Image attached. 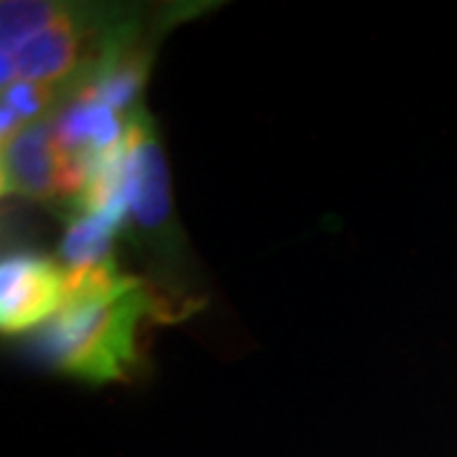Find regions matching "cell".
Here are the masks:
<instances>
[{
	"instance_id": "obj_6",
	"label": "cell",
	"mask_w": 457,
	"mask_h": 457,
	"mask_svg": "<svg viewBox=\"0 0 457 457\" xmlns=\"http://www.w3.org/2000/svg\"><path fill=\"white\" fill-rule=\"evenodd\" d=\"M122 227L125 224L110 213H74L69 219V227H66L64 239L59 246L62 260L66 262V272L114 262L112 242Z\"/></svg>"
},
{
	"instance_id": "obj_4",
	"label": "cell",
	"mask_w": 457,
	"mask_h": 457,
	"mask_svg": "<svg viewBox=\"0 0 457 457\" xmlns=\"http://www.w3.org/2000/svg\"><path fill=\"white\" fill-rule=\"evenodd\" d=\"M0 188L5 196H23L51 204L56 198L82 196L89 170L74 163L54 137V114L26 122L0 140Z\"/></svg>"
},
{
	"instance_id": "obj_2",
	"label": "cell",
	"mask_w": 457,
	"mask_h": 457,
	"mask_svg": "<svg viewBox=\"0 0 457 457\" xmlns=\"http://www.w3.org/2000/svg\"><path fill=\"white\" fill-rule=\"evenodd\" d=\"M153 315H170V308L128 275L114 290L64 300L59 315L41 330L38 351L62 374L89 384L117 381L135 361L140 323Z\"/></svg>"
},
{
	"instance_id": "obj_1",
	"label": "cell",
	"mask_w": 457,
	"mask_h": 457,
	"mask_svg": "<svg viewBox=\"0 0 457 457\" xmlns=\"http://www.w3.org/2000/svg\"><path fill=\"white\" fill-rule=\"evenodd\" d=\"M0 8L3 87L38 84L66 99L99 66L153 31L140 11L122 5L5 0Z\"/></svg>"
},
{
	"instance_id": "obj_5",
	"label": "cell",
	"mask_w": 457,
	"mask_h": 457,
	"mask_svg": "<svg viewBox=\"0 0 457 457\" xmlns=\"http://www.w3.org/2000/svg\"><path fill=\"white\" fill-rule=\"evenodd\" d=\"M66 270L44 254L16 252L0 264V328L18 336L54 320L64 308Z\"/></svg>"
},
{
	"instance_id": "obj_3",
	"label": "cell",
	"mask_w": 457,
	"mask_h": 457,
	"mask_svg": "<svg viewBox=\"0 0 457 457\" xmlns=\"http://www.w3.org/2000/svg\"><path fill=\"white\" fill-rule=\"evenodd\" d=\"M122 161L128 224L137 245L145 246L158 260L173 262L179 254L180 234L176 231L170 206V183L163 147L155 135V122L145 112V107H137L128 117Z\"/></svg>"
}]
</instances>
